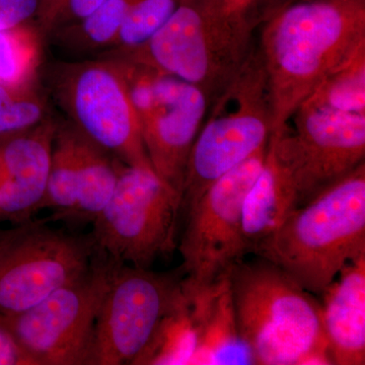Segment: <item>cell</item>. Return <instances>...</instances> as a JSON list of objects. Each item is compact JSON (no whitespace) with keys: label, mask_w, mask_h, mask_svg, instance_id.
Returning a JSON list of instances; mask_svg holds the SVG:
<instances>
[{"label":"cell","mask_w":365,"mask_h":365,"mask_svg":"<svg viewBox=\"0 0 365 365\" xmlns=\"http://www.w3.org/2000/svg\"><path fill=\"white\" fill-rule=\"evenodd\" d=\"M254 25L228 14L222 0H182L143 45L104 55L187 81L202 90L211 103L253 48Z\"/></svg>","instance_id":"obj_4"},{"label":"cell","mask_w":365,"mask_h":365,"mask_svg":"<svg viewBox=\"0 0 365 365\" xmlns=\"http://www.w3.org/2000/svg\"><path fill=\"white\" fill-rule=\"evenodd\" d=\"M40 0H0V31L33 20Z\"/></svg>","instance_id":"obj_26"},{"label":"cell","mask_w":365,"mask_h":365,"mask_svg":"<svg viewBox=\"0 0 365 365\" xmlns=\"http://www.w3.org/2000/svg\"><path fill=\"white\" fill-rule=\"evenodd\" d=\"M78 153L76 128L71 122L57 125L53 139L51 165L41 210L52 209L48 220H67L78 197Z\"/></svg>","instance_id":"obj_22"},{"label":"cell","mask_w":365,"mask_h":365,"mask_svg":"<svg viewBox=\"0 0 365 365\" xmlns=\"http://www.w3.org/2000/svg\"><path fill=\"white\" fill-rule=\"evenodd\" d=\"M270 143L299 207L365 163V115L299 105Z\"/></svg>","instance_id":"obj_12"},{"label":"cell","mask_w":365,"mask_h":365,"mask_svg":"<svg viewBox=\"0 0 365 365\" xmlns=\"http://www.w3.org/2000/svg\"><path fill=\"white\" fill-rule=\"evenodd\" d=\"M117 262L96 250L90 267L26 311L0 314L35 365H90L96 322Z\"/></svg>","instance_id":"obj_8"},{"label":"cell","mask_w":365,"mask_h":365,"mask_svg":"<svg viewBox=\"0 0 365 365\" xmlns=\"http://www.w3.org/2000/svg\"><path fill=\"white\" fill-rule=\"evenodd\" d=\"M115 59L124 72L151 165L163 181L181 194L190 151L210 101L202 90L187 81Z\"/></svg>","instance_id":"obj_9"},{"label":"cell","mask_w":365,"mask_h":365,"mask_svg":"<svg viewBox=\"0 0 365 365\" xmlns=\"http://www.w3.org/2000/svg\"><path fill=\"white\" fill-rule=\"evenodd\" d=\"M96 254L91 235L67 234L47 220H26L0 230V314L39 304L76 279Z\"/></svg>","instance_id":"obj_10"},{"label":"cell","mask_w":365,"mask_h":365,"mask_svg":"<svg viewBox=\"0 0 365 365\" xmlns=\"http://www.w3.org/2000/svg\"><path fill=\"white\" fill-rule=\"evenodd\" d=\"M237 325L257 365H333L321 302L265 259L228 271Z\"/></svg>","instance_id":"obj_3"},{"label":"cell","mask_w":365,"mask_h":365,"mask_svg":"<svg viewBox=\"0 0 365 365\" xmlns=\"http://www.w3.org/2000/svg\"><path fill=\"white\" fill-rule=\"evenodd\" d=\"M0 365H35L0 317Z\"/></svg>","instance_id":"obj_27"},{"label":"cell","mask_w":365,"mask_h":365,"mask_svg":"<svg viewBox=\"0 0 365 365\" xmlns=\"http://www.w3.org/2000/svg\"><path fill=\"white\" fill-rule=\"evenodd\" d=\"M50 117L49 102L38 83L23 88L0 85V140L31 130Z\"/></svg>","instance_id":"obj_24"},{"label":"cell","mask_w":365,"mask_h":365,"mask_svg":"<svg viewBox=\"0 0 365 365\" xmlns=\"http://www.w3.org/2000/svg\"><path fill=\"white\" fill-rule=\"evenodd\" d=\"M182 0H136L125 18L116 46L129 50L143 45L160 30Z\"/></svg>","instance_id":"obj_25"},{"label":"cell","mask_w":365,"mask_h":365,"mask_svg":"<svg viewBox=\"0 0 365 365\" xmlns=\"http://www.w3.org/2000/svg\"><path fill=\"white\" fill-rule=\"evenodd\" d=\"M273 133L267 71L252 48L227 85L212 101L187 162L181 218L216 180L266 148Z\"/></svg>","instance_id":"obj_5"},{"label":"cell","mask_w":365,"mask_h":365,"mask_svg":"<svg viewBox=\"0 0 365 365\" xmlns=\"http://www.w3.org/2000/svg\"><path fill=\"white\" fill-rule=\"evenodd\" d=\"M322 323L333 365L365 364V255L322 292Z\"/></svg>","instance_id":"obj_15"},{"label":"cell","mask_w":365,"mask_h":365,"mask_svg":"<svg viewBox=\"0 0 365 365\" xmlns=\"http://www.w3.org/2000/svg\"><path fill=\"white\" fill-rule=\"evenodd\" d=\"M182 292L163 319L139 364H191L200 340L209 287L194 288L182 280Z\"/></svg>","instance_id":"obj_18"},{"label":"cell","mask_w":365,"mask_h":365,"mask_svg":"<svg viewBox=\"0 0 365 365\" xmlns=\"http://www.w3.org/2000/svg\"><path fill=\"white\" fill-rule=\"evenodd\" d=\"M289 1H290V0H284V6H283L282 7L287 6L288 4H289ZM302 1H312V0H297V2H302ZM297 2H295V4H297ZM282 7H281V9H282Z\"/></svg>","instance_id":"obj_31"},{"label":"cell","mask_w":365,"mask_h":365,"mask_svg":"<svg viewBox=\"0 0 365 365\" xmlns=\"http://www.w3.org/2000/svg\"><path fill=\"white\" fill-rule=\"evenodd\" d=\"M48 88L83 135L125 165L150 168L140 123L121 64L113 57L56 62Z\"/></svg>","instance_id":"obj_6"},{"label":"cell","mask_w":365,"mask_h":365,"mask_svg":"<svg viewBox=\"0 0 365 365\" xmlns=\"http://www.w3.org/2000/svg\"><path fill=\"white\" fill-rule=\"evenodd\" d=\"M67 0H40L35 21L45 36L51 32L53 26Z\"/></svg>","instance_id":"obj_29"},{"label":"cell","mask_w":365,"mask_h":365,"mask_svg":"<svg viewBox=\"0 0 365 365\" xmlns=\"http://www.w3.org/2000/svg\"><path fill=\"white\" fill-rule=\"evenodd\" d=\"M76 145L79 165L78 197L67 220L93 225L114 193L124 163L93 143L78 128Z\"/></svg>","instance_id":"obj_19"},{"label":"cell","mask_w":365,"mask_h":365,"mask_svg":"<svg viewBox=\"0 0 365 365\" xmlns=\"http://www.w3.org/2000/svg\"><path fill=\"white\" fill-rule=\"evenodd\" d=\"M105 1L106 0H67L66 6H63L59 16H57L56 21H55L52 31L59 28V26L81 20L88 14H90L91 11L98 9L101 4H104Z\"/></svg>","instance_id":"obj_28"},{"label":"cell","mask_w":365,"mask_h":365,"mask_svg":"<svg viewBox=\"0 0 365 365\" xmlns=\"http://www.w3.org/2000/svg\"><path fill=\"white\" fill-rule=\"evenodd\" d=\"M297 207L299 198L294 181L276 158L269 140L260 173L245 200L242 232L245 256L253 254Z\"/></svg>","instance_id":"obj_16"},{"label":"cell","mask_w":365,"mask_h":365,"mask_svg":"<svg viewBox=\"0 0 365 365\" xmlns=\"http://www.w3.org/2000/svg\"><path fill=\"white\" fill-rule=\"evenodd\" d=\"M181 194L150 168L122 165L114 193L93 222L96 250L120 264L150 269L177 248Z\"/></svg>","instance_id":"obj_7"},{"label":"cell","mask_w":365,"mask_h":365,"mask_svg":"<svg viewBox=\"0 0 365 365\" xmlns=\"http://www.w3.org/2000/svg\"><path fill=\"white\" fill-rule=\"evenodd\" d=\"M182 277L116 263L96 322L90 365L139 364L181 297Z\"/></svg>","instance_id":"obj_11"},{"label":"cell","mask_w":365,"mask_h":365,"mask_svg":"<svg viewBox=\"0 0 365 365\" xmlns=\"http://www.w3.org/2000/svg\"><path fill=\"white\" fill-rule=\"evenodd\" d=\"M191 364H255L240 333L228 273L209 287L200 340Z\"/></svg>","instance_id":"obj_17"},{"label":"cell","mask_w":365,"mask_h":365,"mask_svg":"<svg viewBox=\"0 0 365 365\" xmlns=\"http://www.w3.org/2000/svg\"><path fill=\"white\" fill-rule=\"evenodd\" d=\"M57 125L50 117L31 130L0 140V222L16 225L41 210Z\"/></svg>","instance_id":"obj_14"},{"label":"cell","mask_w":365,"mask_h":365,"mask_svg":"<svg viewBox=\"0 0 365 365\" xmlns=\"http://www.w3.org/2000/svg\"><path fill=\"white\" fill-rule=\"evenodd\" d=\"M300 105L365 115V40L327 72Z\"/></svg>","instance_id":"obj_21"},{"label":"cell","mask_w":365,"mask_h":365,"mask_svg":"<svg viewBox=\"0 0 365 365\" xmlns=\"http://www.w3.org/2000/svg\"><path fill=\"white\" fill-rule=\"evenodd\" d=\"M267 148L216 180L184 216L179 250L184 281L190 287L213 284L244 259L245 200L260 173Z\"/></svg>","instance_id":"obj_13"},{"label":"cell","mask_w":365,"mask_h":365,"mask_svg":"<svg viewBox=\"0 0 365 365\" xmlns=\"http://www.w3.org/2000/svg\"><path fill=\"white\" fill-rule=\"evenodd\" d=\"M311 294L365 255V163L292 210L254 253Z\"/></svg>","instance_id":"obj_2"},{"label":"cell","mask_w":365,"mask_h":365,"mask_svg":"<svg viewBox=\"0 0 365 365\" xmlns=\"http://www.w3.org/2000/svg\"><path fill=\"white\" fill-rule=\"evenodd\" d=\"M44 37L35 19L0 31V85L23 88L38 83Z\"/></svg>","instance_id":"obj_23"},{"label":"cell","mask_w":365,"mask_h":365,"mask_svg":"<svg viewBox=\"0 0 365 365\" xmlns=\"http://www.w3.org/2000/svg\"><path fill=\"white\" fill-rule=\"evenodd\" d=\"M256 1L257 0H222V4L228 14L254 21L253 19L249 16V13L252 6L256 4Z\"/></svg>","instance_id":"obj_30"},{"label":"cell","mask_w":365,"mask_h":365,"mask_svg":"<svg viewBox=\"0 0 365 365\" xmlns=\"http://www.w3.org/2000/svg\"><path fill=\"white\" fill-rule=\"evenodd\" d=\"M136 0H106L81 20L49 34L55 44L71 54H88L116 46L127 14Z\"/></svg>","instance_id":"obj_20"},{"label":"cell","mask_w":365,"mask_h":365,"mask_svg":"<svg viewBox=\"0 0 365 365\" xmlns=\"http://www.w3.org/2000/svg\"><path fill=\"white\" fill-rule=\"evenodd\" d=\"M362 40L365 0L297 2L272 14L258 47L270 88L272 135Z\"/></svg>","instance_id":"obj_1"}]
</instances>
